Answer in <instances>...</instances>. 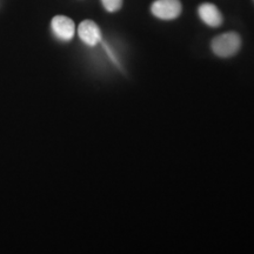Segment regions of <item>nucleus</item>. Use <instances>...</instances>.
Listing matches in <instances>:
<instances>
[{"label":"nucleus","instance_id":"5","mask_svg":"<svg viewBox=\"0 0 254 254\" xmlns=\"http://www.w3.org/2000/svg\"><path fill=\"white\" fill-rule=\"evenodd\" d=\"M200 19L209 27H219L222 24V14L217 6L211 2H204L198 7Z\"/></svg>","mask_w":254,"mask_h":254},{"label":"nucleus","instance_id":"3","mask_svg":"<svg viewBox=\"0 0 254 254\" xmlns=\"http://www.w3.org/2000/svg\"><path fill=\"white\" fill-rule=\"evenodd\" d=\"M51 28L57 39L62 41L72 40L75 33L74 21L66 15H56L51 21Z\"/></svg>","mask_w":254,"mask_h":254},{"label":"nucleus","instance_id":"2","mask_svg":"<svg viewBox=\"0 0 254 254\" xmlns=\"http://www.w3.org/2000/svg\"><path fill=\"white\" fill-rule=\"evenodd\" d=\"M183 5L180 0H155L151 6V12L161 20H173L182 14Z\"/></svg>","mask_w":254,"mask_h":254},{"label":"nucleus","instance_id":"6","mask_svg":"<svg viewBox=\"0 0 254 254\" xmlns=\"http://www.w3.org/2000/svg\"><path fill=\"white\" fill-rule=\"evenodd\" d=\"M124 0H101L104 8L106 9L110 13H114V12L119 11L123 6Z\"/></svg>","mask_w":254,"mask_h":254},{"label":"nucleus","instance_id":"4","mask_svg":"<svg viewBox=\"0 0 254 254\" xmlns=\"http://www.w3.org/2000/svg\"><path fill=\"white\" fill-rule=\"evenodd\" d=\"M78 36L87 46H95L101 41V31L93 20L81 21L78 27Z\"/></svg>","mask_w":254,"mask_h":254},{"label":"nucleus","instance_id":"1","mask_svg":"<svg viewBox=\"0 0 254 254\" xmlns=\"http://www.w3.org/2000/svg\"><path fill=\"white\" fill-rule=\"evenodd\" d=\"M241 38L237 32H226L215 37L211 43V49L217 57L231 58L240 51Z\"/></svg>","mask_w":254,"mask_h":254}]
</instances>
